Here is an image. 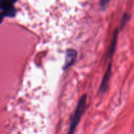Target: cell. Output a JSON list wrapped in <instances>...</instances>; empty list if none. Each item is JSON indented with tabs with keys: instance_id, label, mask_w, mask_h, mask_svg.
Wrapping results in <instances>:
<instances>
[{
	"instance_id": "1",
	"label": "cell",
	"mask_w": 134,
	"mask_h": 134,
	"mask_svg": "<svg viewBox=\"0 0 134 134\" xmlns=\"http://www.w3.org/2000/svg\"><path fill=\"white\" fill-rule=\"evenodd\" d=\"M86 96L85 95L81 98L80 99L79 104L77 105V109H76L75 113L74 114L73 119L71 120V123L70 124V128H69V134H73L75 130L76 127H77V124H78L79 122L80 119L81 117V115H82L84 109H85V104H86Z\"/></svg>"
},
{
	"instance_id": "4",
	"label": "cell",
	"mask_w": 134,
	"mask_h": 134,
	"mask_svg": "<svg viewBox=\"0 0 134 134\" xmlns=\"http://www.w3.org/2000/svg\"><path fill=\"white\" fill-rule=\"evenodd\" d=\"M13 3V1H0V9L4 10V11L8 10L13 7L12 4Z\"/></svg>"
},
{
	"instance_id": "2",
	"label": "cell",
	"mask_w": 134,
	"mask_h": 134,
	"mask_svg": "<svg viewBox=\"0 0 134 134\" xmlns=\"http://www.w3.org/2000/svg\"><path fill=\"white\" fill-rule=\"evenodd\" d=\"M110 74H111V65H109V66L108 67V69H107L106 73L105 74L104 78L103 79V82H102V85H101V90L102 92H104L106 87H107V83H108L109 80Z\"/></svg>"
},
{
	"instance_id": "3",
	"label": "cell",
	"mask_w": 134,
	"mask_h": 134,
	"mask_svg": "<svg viewBox=\"0 0 134 134\" xmlns=\"http://www.w3.org/2000/svg\"><path fill=\"white\" fill-rule=\"evenodd\" d=\"M76 52L73 50H70L68 51V54H67V59H66V66H69L73 64L75 59L76 58Z\"/></svg>"
},
{
	"instance_id": "5",
	"label": "cell",
	"mask_w": 134,
	"mask_h": 134,
	"mask_svg": "<svg viewBox=\"0 0 134 134\" xmlns=\"http://www.w3.org/2000/svg\"><path fill=\"white\" fill-rule=\"evenodd\" d=\"M3 18V14H0V22L2 21Z\"/></svg>"
}]
</instances>
